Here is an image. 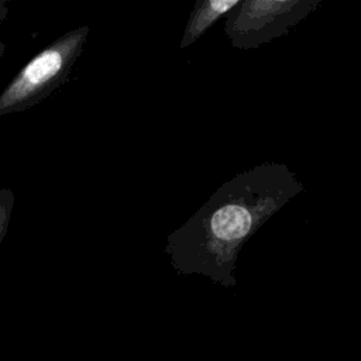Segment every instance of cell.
<instances>
[{
    "label": "cell",
    "instance_id": "obj_1",
    "mask_svg": "<svg viewBox=\"0 0 361 361\" xmlns=\"http://www.w3.org/2000/svg\"><path fill=\"white\" fill-rule=\"evenodd\" d=\"M303 190L285 164L267 162L237 173L166 237L164 251L172 268L179 275L197 274L226 288L235 286L243 245Z\"/></svg>",
    "mask_w": 361,
    "mask_h": 361
},
{
    "label": "cell",
    "instance_id": "obj_2",
    "mask_svg": "<svg viewBox=\"0 0 361 361\" xmlns=\"http://www.w3.org/2000/svg\"><path fill=\"white\" fill-rule=\"evenodd\" d=\"M87 37L89 25H80L35 54L0 93V116L23 113L63 85Z\"/></svg>",
    "mask_w": 361,
    "mask_h": 361
},
{
    "label": "cell",
    "instance_id": "obj_3",
    "mask_svg": "<svg viewBox=\"0 0 361 361\" xmlns=\"http://www.w3.org/2000/svg\"><path fill=\"white\" fill-rule=\"evenodd\" d=\"M320 3L322 0H241L226 16L224 31L234 48L254 49L286 35Z\"/></svg>",
    "mask_w": 361,
    "mask_h": 361
},
{
    "label": "cell",
    "instance_id": "obj_4",
    "mask_svg": "<svg viewBox=\"0 0 361 361\" xmlns=\"http://www.w3.org/2000/svg\"><path fill=\"white\" fill-rule=\"evenodd\" d=\"M241 0H196L183 30L179 48L193 45L217 20L227 16Z\"/></svg>",
    "mask_w": 361,
    "mask_h": 361
},
{
    "label": "cell",
    "instance_id": "obj_5",
    "mask_svg": "<svg viewBox=\"0 0 361 361\" xmlns=\"http://www.w3.org/2000/svg\"><path fill=\"white\" fill-rule=\"evenodd\" d=\"M14 206V193L10 189H0V245L7 234Z\"/></svg>",
    "mask_w": 361,
    "mask_h": 361
},
{
    "label": "cell",
    "instance_id": "obj_6",
    "mask_svg": "<svg viewBox=\"0 0 361 361\" xmlns=\"http://www.w3.org/2000/svg\"><path fill=\"white\" fill-rule=\"evenodd\" d=\"M8 16V0H0V25Z\"/></svg>",
    "mask_w": 361,
    "mask_h": 361
},
{
    "label": "cell",
    "instance_id": "obj_7",
    "mask_svg": "<svg viewBox=\"0 0 361 361\" xmlns=\"http://www.w3.org/2000/svg\"><path fill=\"white\" fill-rule=\"evenodd\" d=\"M4 54H6V45L3 42H0V59L3 58Z\"/></svg>",
    "mask_w": 361,
    "mask_h": 361
}]
</instances>
